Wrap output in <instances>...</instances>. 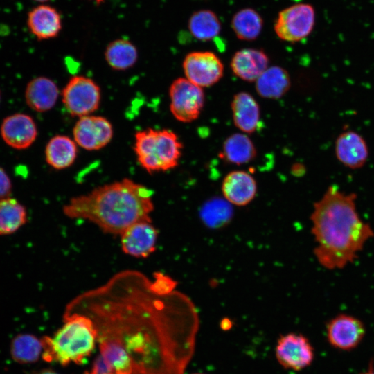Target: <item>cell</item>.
<instances>
[{
    "instance_id": "6da1fadb",
    "label": "cell",
    "mask_w": 374,
    "mask_h": 374,
    "mask_svg": "<svg viewBox=\"0 0 374 374\" xmlns=\"http://www.w3.org/2000/svg\"><path fill=\"white\" fill-rule=\"evenodd\" d=\"M64 312L89 317L100 355L114 374H184L199 317L183 293H162L153 280L124 270L73 299Z\"/></svg>"
},
{
    "instance_id": "7a4b0ae2",
    "label": "cell",
    "mask_w": 374,
    "mask_h": 374,
    "mask_svg": "<svg viewBox=\"0 0 374 374\" xmlns=\"http://www.w3.org/2000/svg\"><path fill=\"white\" fill-rule=\"evenodd\" d=\"M356 195L331 186L314 204L310 216L312 233L317 243L314 254L328 269H342L357 258L366 242L374 236L356 208Z\"/></svg>"
},
{
    "instance_id": "3957f363",
    "label": "cell",
    "mask_w": 374,
    "mask_h": 374,
    "mask_svg": "<svg viewBox=\"0 0 374 374\" xmlns=\"http://www.w3.org/2000/svg\"><path fill=\"white\" fill-rule=\"evenodd\" d=\"M152 194L146 186L125 178L71 198L63 213L71 219L87 220L107 233L121 235L132 224L151 220Z\"/></svg>"
},
{
    "instance_id": "277c9868",
    "label": "cell",
    "mask_w": 374,
    "mask_h": 374,
    "mask_svg": "<svg viewBox=\"0 0 374 374\" xmlns=\"http://www.w3.org/2000/svg\"><path fill=\"white\" fill-rule=\"evenodd\" d=\"M64 325L52 337H44L42 358L62 366L82 364L93 350L96 332L91 319L76 312H64Z\"/></svg>"
},
{
    "instance_id": "5b68a950",
    "label": "cell",
    "mask_w": 374,
    "mask_h": 374,
    "mask_svg": "<svg viewBox=\"0 0 374 374\" xmlns=\"http://www.w3.org/2000/svg\"><path fill=\"white\" fill-rule=\"evenodd\" d=\"M134 138L137 161L149 173L167 171L178 165L183 145L174 132L148 128L136 132Z\"/></svg>"
},
{
    "instance_id": "8992f818",
    "label": "cell",
    "mask_w": 374,
    "mask_h": 374,
    "mask_svg": "<svg viewBox=\"0 0 374 374\" xmlns=\"http://www.w3.org/2000/svg\"><path fill=\"white\" fill-rule=\"evenodd\" d=\"M315 20V10L311 4L296 3L279 12L274 23V31L283 41L298 42L312 33Z\"/></svg>"
},
{
    "instance_id": "52a82bcc",
    "label": "cell",
    "mask_w": 374,
    "mask_h": 374,
    "mask_svg": "<svg viewBox=\"0 0 374 374\" xmlns=\"http://www.w3.org/2000/svg\"><path fill=\"white\" fill-rule=\"evenodd\" d=\"M101 91L92 79L83 76L72 77L62 91V101L73 116L91 115L99 107Z\"/></svg>"
},
{
    "instance_id": "ba28073f",
    "label": "cell",
    "mask_w": 374,
    "mask_h": 374,
    "mask_svg": "<svg viewBox=\"0 0 374 374\" xmlns=\"http://www.w3.org/2000/svg\"><path fill=\"white\" fill-rule=\"evenodd\" d=\"M170 110L179 121L190 123L196 120L204 105L202 88L185 78L175 80L170 86Z\"/></svg>"
},
{
    "instance_id": "9c48e42d",
    "label": "cell",
    "mask_w": 374,
    "mask_h": 374,
    "mask_svg": "<svg viewBox=\"0 0 374 374\" xmlns=\"http://www.w3.org/2000/svg\"><path fill=\"white\" fill-rule=\"evenodd\" d=\"M185 78L203 88L217 83L222 77L224 66L220 59L211 51H194L183 62Z\"/></svg>"
},
{
    "instance_id": "30bf717a",
    "label": "cell",
    "mask_w": 374,
    "mask_h": 374,
    "mask_svg": "<svg viewBox=\"0 0 374 374\" xmlns=\"http://www.w3.org/2000/svg\"><path fill=\"white\" fill-rule=\"evenodd\" d=\"M279 364L287 369L300 371L309 366L314 357V348L303 335L288 333L281 335L276 347Z\"/></svg>"
},
{
    "instance_id": "8fae6325",
    "label": "cell",
    "mask_w": 374,
    "mask_h": 374,
    "mask_svg": "<svg viewBox=\"0 0 374 374\" xmlns=\"http://www.w3.org/2000/svg\"><path fill=\"white\" fill-rule=\"evenodd\" d=\"M113 132L109 120L91 114L79 118L73 129L75 142L89 151L98 150L106 146L111 141Z\"/></svg>"
},
{
    "instance_id": "7c38bea8",
    "label": "cell",
    "mask_w": 374,
    "mask_h": 374,
    "mask_svg": "<svg viewBox=\"0 0 374 374\" xmlns=\"http://www.w3.org/2000/svg\"><path fill=\"white\" fill-rule=\"evenodd\" d=\"M366 334L364 324L349 314H340L326 325V337L330 345L336 349L349 351L357 348Z\"/></svg>"
},
{
    "instance_id": "4fadbf2b",
    "label": "cell",
    "mask_w": 374,
    "mask_h": 374,
    "mask_svg": "<svg viewBox=\"0 0 374 374\" xmlns=\"http://www.w3.org/2000/svg\"><path fill=\"white\" fill-rule=\"evenodd\" d=\"M158 231L152 220L138 222L121 235L123 251L134 258H147L156 250Z\"/></svg>"
},
{
    "instance_id": "5bb4252c",
    "label": "cell",
    "mask_w": 374,
    "mask_h": 374,
    "mask_svg": "<svg viewBox=\"0 0 374 374\" xmlns=\"http://www.w3.org/2000/svg\"><path fill=\"white\" fill-rule=\"evenodd\" d=\"M0 134L3 141L17 150L29 148L37 136V127L29 115L17 113L6 117L0 127Z\"/></svg>"
},
{
    "instance_id": "9a60e30c",
    "label": "cell",
    "mask_w": 374,
    "mask_h": 374,
    "mask_svg": "<svg viewBox=\"0 0 374 374\" xmlns=\"http://www.w3.org/2000/svg\"><path fill=\"white\" fill-rule=\"evenodd\" d=\"M335 150L337 160L350 169L364 166L369 154L364 137L353 130L344 131L337 136Z\"/></svg>"
},
{
    "instance_id": "2e32d148",
    "label": "cell",
    "mask_w": 374,
    "mask_h": 374,
    "mask_svg": "<svg viewBox=\"0 0 374 374\" xmlns=\"http://www.w3.org/2000/svg\"><path fill=\"white\" fill-rule=\"evenodd\" d=\"M224 199L231 204L238 206L249 204L255 197L257 184L249 173L234 170L228 173L222 184Z\"/></svg>"
},
{
    "instance_id": "e0dca14e",
    "label": "cell",
    "mask_w": 374,
    "mask_h": 374,
    "mask_svg": "<svg viewBox=\"0 0 374 374\" xmlns=\"http://www.w3.org/2000/svg\"><path fill=\"white\" fill-rule=\"evenodd\" d=\"M27 26L39 40L52 39L57 37L62 30L61 15L54 7L40 4L28 12Z\"/></svg>"
},
{
    "instance_id": "ac0fdd59",
    "label": "cell",
    "mask_w": 374,
    "mask_h": 374,
    "mask_svg": "<svg viewBox=\"0 0 374 374\" xmlns=\"http://www.w3.org/2000/svg\"><path fill=\"white\" fill-rule=\"evenodd\" d=\"M269 57L261 49L243 48L235 53L231 68L239 78L247 82H256L268 68Z\"/></svg>"
},
{
    "instance_id": "d6986e66",
    "label": "cell",
    "mask_w": 374,
    "mask_h": 374,
    "mask_svg": "<svg viewBox=\"0 0 374 374\" xmlns=\"http://www.w3.org/2000/svg\"><path fill=\"white\" fill-rule=\"evenodd\" d=\"M59 89L48 78L39 76L30 80L25 89V100L28 106L37 112L51 109L57 103Z\"/></svg>"
},
{
    "instance_id": "ffe728a7",
    "label": "cell",
    "mask_w": 374,
    "mask_h": 374,
    "mask_svg": "<svg viewBox=\"0 0 374 374\" xmlns=\"http://www.w3.org/2000/svg\"><path fill=\"white\" fill-rule=\"evenodd\" d=\"M231 106L235 125L244 133L254 132L258 127L260 116L255 98L250 93L241 91L234 96Z\"/></svg>"
},
{
    "instance_id": "44dd1931",
    "label": "cell",
    "mask_w": 374,
    "mask_h": 374,
    "mask_svg": "<svg viewBox=\"0 0 374 374\" xmlns=\"http://www.w3.org/2000/svg\"><path fill=\"white\" fill-rule=\"evenodd\" d=\"M45 159L53 168L63 170L75 162L78 155V145L75 141L65 135L52 137L45 148Z\"/></svg>"
},
{
    "instance_id": "7402d4cb",
    "label": "cell",
    "mask_w": 374,
    "mask_h": 374,
    "mask_svg": "<svg viewBox=\"0 0 374 374\" xmlns=\"http://www.w3.org/2000/svg\"><path fill=\"white\" fill-rule=\"evenodd\" d=\"M290 86L288 72L278 66L267 68L256 81V89L259 96L269 99L281 98Z\"/></svg>"
},
{
    "instance_id": "603a6c76",
    "label": "cell",
    "mask_w": 374,
    "mask_h": 374,
    "mask_svg": "<svg viewBox=\"0 0 374 374\" xmlns=\"http://www.w3.org/2000/svg\"><path fill=\"white\" fill-rule=\"evenodd\" d=\"M256 155V147L245 134L235 133L224 142L220 157L225 161L235 165L250 162Z\"/></svg>"
},
{
    "instance_id": "cb8c5ba5",
    "label": "cell",
    "mask_w": 374,
    "mask_h": 374,
    "mask_svg": "<svg viewBox=\"0 0 374 374\" xmlns=\"http://www.w3.org/2000/svg\"><path fill=\"white\" fill-rule=\"evenodd\" d=\"M105 58L108 65L117 71L132 68L138 60V51L128 39L121 38L111 42L105 48Z\"/></svg>"
},
{
    "instance_id": "d4e9b609",
    "label": "cell",
    "mask_w": 374,
    "mask_h": 374,
    "mask_svg": "<svg viewBox=\"0 0 374 374\" xmlns=\"http://www.w3.org/2000/svg\"><path fill=\"white\" fill-rule=\"evenodd\" d=\"M188 30L195 39L209 41L221 32V22L217 15L211 10H199L194 12L188 22Z\"/></svg>"
},
{
    "instance_id": "484cf974",
    "label": "cell",
    "mask_w": 374,
    "mask_h": 374,
    "mask_svg": "<svg viewBox=\"0 0 374 374\" xmlns=\"http://www.w3.org/2000/svg\"><path fill=\"white\" fill-rule=\"evenodd\" d=\"M231 26L238 39L252 41L260 35L263 27V19L256 10L245 8L234 14Z\"/></svg>"
},
{
    "instance_id": "4316f807",
    "label": "cell",
    "mask_w": 374,
    "mask_h": 374,
    "mask_svg": "<svg viewBox=\"0 0 374 374\" xmlns=\"http://www.w3.org/2000/svg\"><path fill=\"white\" fill-rule=\"evenodd\" d=\"M42 339L31 334H19L10 343V353L13 360L19 364H31L42 355Z\"/></svg>"
},
{
    "instance_id": "83f0119b",
    "label": "cell",
    "mask_w": 374,
    "mask_h": 374,
    "mask_svg": "<svg viewBox=\"0 0 374 374\" xmlns=\"http://www.w3.org/2000/svg\"><path fill=\"white\" fill-rule=\"evenodd\" d=\"M26 220V210L17 200L10 197L0 199V235L15 233Z\"/></svg>"
},
{
    "instance_id": "f1b7e54d",
    "label": "cell",
    "mask_w": 374,
    "mask_h": 374,
    "mask_svg": "<svg viewBox=\"0 0 374 374\" xmlns=\"http://www.w3.org/2000/svg\"><path fill=\"white\" fill-rule=\"evenodd\" d=\"M200 214L208 226L218 228L229 222L233 211L231 204L225 199L214 198L203 206Z\"/></svg>"
},
{
    "instance_id": "f546056e",
    "label": "cell",
    "mask_w": 374,
    "mask_h": 374,
    "mask_svg": "<svg viewBox=\"0 0 374 374\" xmlns=\"http://www.w3.org/2000/svg\"><path fill=\"white\" fill-rule=\"evenodd\" d=\"M85 373L87 374H110L113 373V371L111 366L100 355L94 360L91 370Z\"/></svg>"
},
{
    "instance_id": "4dcf8cb0",
    "label": "cell",
    "mask_w": 374,
    "mask_h": 374,
    "mask_svg": "<svg viewBox=\"0 0 374 374\" xmlns=\"http://www.w3.org/2000/svg\"><path fill=\"white\" fill-rule=\"evenodd\" d=\"M12 191L10 177L3 168L0 167V199L9 197Z\"/></svg>"
},
{
    "instance_id": "1f68e13d",
    "label": "cell",
    "mask_w": 374,
    "mask_h": 374,
    "mask_svg": "<svg viewBox=\"0 0 374 374\" xmlns=\"http://www.w3.org/2000/svg\"><path fill=\"white\" fill-rule=\"evenodd\" d=\"M361 374H374V362H371L368 368Z\"/></svg>"
},
{
    "instance_id": "d6a6232c",
    "label": "cell",
    "mask_w": 374,
    "mask_h": 374,
    "mask_svg": "<svg viewBox=\"0 0 374 374\" xmlns=\"http://www.w3.org/2000/svg\"><path fill=\"white\" fill-rule=\"evenodd\" d=\"M33 374H59L51 369H43L35 372Z\"/></svg>"
},
{
    "instance_id": "836d02e7",
    "label": "cell",
    "mask_w": 374,
    "mask_h": 374,
    "mask_svg": "<svg viewBox=\"0 0 374 374\" xmlns=\"http://www.w3.org/2000/svg\"><path fill=\"white\" fill-rule=\"evenodd\" d=\"M98 5L103 3L105 0H93Z\"/></svg>"
},
{
    "instance_id": "e575fe53",
    "label": "cell",
    "mask_w": 374,
    "mask_h": 374,
    "mask_svg": "<svg viewBox=\"0 0 374 374\" xmlns=\"http://www.w3.org/2000/svg\"><path fill=\"white\" fill-rule=\"evenodd\" d=\"M37 2H39V3H44V2H47V1H49L51 0H34Z\"/></svg>"
},
{
    "instance_id": "d590c367",
    "label": "cell",
    "mask_w": 374,
    "mask_h": 374,
    "mask_svg": "<svg viewBox=\"0 0 374 374\" xmlns=\"http://www.w3.org/2000/svg\"><path fill=\"white\" fill-rule=\"evenodd\" d=\"M1 92H0V101H1Z\"/></svg>"
},
{
    "instance_id": "8d00e7d4",
    "label": "cell",
    "mask_w": 374,
    "mask_h": 374,
    "mask_svg": "<svg viewBox=\"0 0 374 374\" xmlns=\"http://www.w3.org/2000/svg\"><path fill=\"white\" fill-rule=\"evenodd\" d=\"M84 374H87L86 373H84ZM110 374H114V373H110Z\"/></svg>"
},
{
    "instance_id": "74e56055",
    "label": "cell",
    "mask_w": 374,
    "mask_h": 374,
    "mask_svg": "<svg viewBox=\"0 0 374 374\" xmlns=\"http://www.w3.org/2000/svg\"><path fill=\"white\" fill-rule=\"evenodd\" d=\"M196 374H199V373H196Z\"/></svg>"
}]
</instances>
